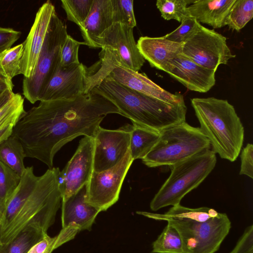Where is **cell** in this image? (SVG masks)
<instances>
[{"instance_id":"14","label":"cell","mask_w":253,"mask_h":253,"mask_svg":"<svg viewBox=\"0 0 253 253\" xmlns=\"http://www.w3.org/2000/svg\"><path fill=\"white\" fill-rule=\"evenodd\" d=\"M87 74V68L82 63L66 67L59 64L39 101L68 99L89 92Z\"/></svg>"},{"instance_id":"39","label":"cell","mask_w":253,"mask_h":253,"mask_svg":"<svg viewBox=\"0 0 253 253\" xmlns=\"http://www.w3.org/2000/svg\"><path fill=\"white\" fill-rule=\"evenodd\" d=\"M21 36L20 31L0 27V54L10 48Z\"/></svg>"},{"instance_id":"9","label":"cell","mask_w":253,"mask_h":253,"mask_svg":"<svg viewBox=\"0 0 253 253\" xmlns=\"http://www.w3.org/2000/svg\"><path fill=\"white\" fill-rule=\"evenodd\" d=\"M182 54L199 65L217 70L234 57L227 44L226 38L199 24L195 33L183 44Z\"/></svg>"},{"instance_id":"35","label":"cell","mask_w":253,"mask_h":253,"mask_svg":"<svg viewBox=\"0 0 253 253\" xmlns=\"http://www.w3.org/2000/svg\"><path fill=\"white\" fill-rule=\"evenodd\" d=\"M200 24L195 18L188 16L175 30L162 37L174 42L183 43L195 33Z\"/></svg>"},{"instance_id":"3","label":"cell","mask_w":253,"mask_h":253,"mask_svg":"<svg viewBox=\"0 0 253 253\" xmlns=\"http://www.w3.org/2000/svg\"><path fill=\"white\" fill-rule=\"evenodd\" d=\"M92 90L110 100L132 123L158 131L186 121L185 102L170 104L138 92L108 76Z\"/></svg>"},{"instance_id":"22","label":"cell","mask_w":253,"mask_h":253,"mask_svg":"<svg viewBox=\"0 0 253 253\" xmlns=\"http://www.w3.org/2000/svg\"><path fill=\"white\" fill-rule=\"evenodd\" d=\"M137 214L155 220L167 221L171 219H186L198 222H205L216 216L218 212L215 210L207 207L191 209L180 204L172 206L164 214L154 213L146 211H137Z\"/></svg>"},{"instance_id":"31","label":"cell","mask_w":253,"mask_h":253,"mask_svg":"<svg viewBox=\"0 0 253 253\" xmlns=\"http://www.w3.org/2000/svg\"><path fill=\"white\" fill-rule=\"evenodd\" d=\"M194 1L190 0H158L156 4L164 19L166 20L174 19L181 23L188 17L187 5Z\"/></svg>"},{"instance_id":"43","label":"cell","mask_w":253,"mask_h":253,"mask_svg":"<svg viewBox=\"0 0 253 253\" xmlns=\"http://www.w3.org/2000/svg\"><path fill=\"white\" fill-rule=\"evenodd\" d=\"M2 214L0 211V223H1V220H2Z\"/></svg>"},{"instance_id":"25","label":"cell","mask_w":253,"mask_h":253,"mask_svg":"<svg viewBox=\"0 0 253 253\" xmlns=\"http://www.w3.org/2000/svg\"><path fill=\"white\" fill-rule=\"evenodd\" d=\"M47 232L34 226L23 228L8 244L0 246V253H27Z\"/></svg>"},{"instance_id":"11","label":"cell","mask_w":253,"mask_h":253,"mask_svg":"<svg viewBox=\"0 0 253 253\" xmlns=\"http://www.w3.org/2000/svg\"><path fill=\"white\" fill-rule=\"evenodd\" d=\"M94 141L84 136L73 157L58 175L62 201L76 193L89 182L93 169Z\"/></svg>"},{"instance_id":"32","label":"cell","mask_w":253,"mask_h":253,"mask_svg":"<svg viewBox=\"0 0 253 253\" xmlns=\"http://www.w3.org/2000/svg\"><path fill=\"white\" fill-rule=\"evenodd\" d=\"M93 0H61L68 20L80 26L87 18Z\"/></svg>"},{"instance_id":"8","label":"cell","mask_w":253,"mask_h":253,"mask_svg":"<svg viewBox=\"0 0 253 253\" xmlns=\"http://www.w3.org/2000/svg\"><path fill=\"white\" fill-rule=\"evenodd\" d=\"M178 232L183 253H214L229 233L231 222L225 213L205 222L171 219L167 221Z\"/></svg>"},{"instance_id":"45","label":"cell","mask_w":253,"mask_h":253,"mask_svg":"<svg viewBox=\"0 0 253 253\" xmlns=\"http://www.w3.org/2000/svg\"><path fill=\"white\" fill-rule=\"evenodd\" d=\"M253 253V252H251V253Z\"/></svg>"},{"instance_id":"19","label":"cell","mask_w":253,"mask_h":253,"mask_svg":"<svg viewBox=\"0 0 253 253\" xmlns=\"http://www.w3.org/2000/svg\"><path fill=\"white\" fill-rule=\"evenodd\" d=\"M137 48L151 67L166 72L169 62L182 53L183 43H176L162 37H141L138 40Z\"/></svg>"},{"instance_id":"20","label":"cell","mask_w":253,"mask_h":253,"mask_svg":"<svg viewBox=\"0 0 253 253\" xmlns=\"http://www.w3.org/2000/svg\"><path fill=\"white\" fill-rule=\"evenodd\" d=\"M113 24L111 0H93L87 18L79 26L84 45L97 48L98 37Z\"/></svg>"},{"instance_id":"6","label":"cell","mask_w":253,"mask_h":253,"mask_svg":"<svg viewBox=\"0 0 253 253\" xmlns=\"http://www.w3.org/2000/svg\"><path fill=\"white\" fill-rule=\"evenodd\" d=\"M208 149L210 142L199 127L185 121L160 131L158 141L142 161L149 168L171 166Z\"/></svg>"},{"instance_id":"12","label":"cell","mask_w":253,"mask_h":253,"mask_svg":"<svg viewBox=\"0 0 253 253\" xmlns=\"http://www.w3.org/2000/svg\"><path fill=\"white\" fill-rule=\"evenodd\" d=\"M131 128L130 125L114 130L98 127L93 138V171L110 169L125 157L129 149Z\"/></svg>"},{"instance_id":"13","label":"cell","mask_w":253,"mask_h":253,"mask_svg":"<svg viewBox=\"0 0 253 253\" xmlns=\"http://www.w3.org/2000/svg\"><path fill=\"white\" fill-rule=\"evenodd\" d=\"M133 29L120 23H114L97 38V48H108L115 51L120 66L138 72L145 63L135 41Z\"/></svg>"},{"instance_id":"40","label":"cell","mask_w":253,"mask_h":253,"mask_svg":"<svg viewBox=\"0 0 253 253\" xmlns=\"http://www.w3.org/2000/svg\"><path fill=\"white\" fill-rule=\"evenodd\" d=\"M16 123V122L9 123L0 127V144L11 135Z\"/></svg>"},{"instance_id":"7","label":"cell","mask_w":253,"mask_h":253,"mask_svg":"<svg viewBox=\"0 0 253 253\" xmlns=\"http://www.w3.org/2000/svg\"><path fill=\"white\" fill-rule=\"evenodd\" d=\"M68 35L66 25L55 11L51 18L34 74L23 80V94L31 103L39 101V96L57 69L61 47Z\"/></svg>"},{"instance_id":"44","label":"cell","mask_w":253,"mask_h":253,"mask_svg":"<svg viewBox=\"0 0 253 253\" xmlns=\"http://www.w3.org/2000/svg\"><path fill=\"white\" fill-rule=\"evenodd\" d=\"M0 228H1V223H0Z\"/></svg>"},{"instance_id":"33","label":"cell","mask_w":253,"mask_h":253,"mask_svg":"<svg viewBox=\"0 0 253 253\" xmlns=\"http://www.w3.org/2000/svg\"><path fill=\"white\" fill-rule=\"evenodd\" d=\"M114 23H120L133 28L136 22L133 0H111Z\"/></svg>"},{"instance_id":"16","label":"cell","mask_w":253,"mask_h":253,"mask_svg":"<svg viewBox=\"0 0 253 253\" xmlns=\"http://www.w3.org/2000/svg\"><path fill=\"white\" fill-rule=\"evenodd\" d=\"M215 72L199 65L182 53L169 62L165 72L189 90L205 93L215 85Z\"/></svg>"},{"instance_id":"15","label":"cell","mask_w":253,"mask_h":253,"mask_svg":"<svg viewBox=\"0 0 253 253\" xmlns=\"http://www.w3.org/2000/svg\"><path fill=\"white\" fill-rule=\"evenodd\" d=\"M55 11L54 5L47 0L36 13L30 32L23 42L21 74L24 78H30L34 74L51 18Z\"/></svg>"},{"instance_id":"10","label":"cell","mask_w":253,"mask_h":253,"mask_svg":"<svg viewBox=\"0 0 253 253\" xmlns=\"http://www.w3.org/2000/svg\"><path fill=\"white\" fill-rule=\"evenodd\" d=\"M133 161L128 151L114 167L101 172L93 171L86 185L85 202L100 212L106 211L115 204Z\"/></svg>"},{"instance_id":"1","label":"cell","mask_w":253,"mask_h":253,"mask_svg":"<svg viewBox=\"0 0 253 253\" xmlns=\"http://www.w3.org/2000/svg\"><path fill=\"white\" fill-rule=\"evenodd\" d=\"M110 114L120 115L110 100L92 90L68 99L40 101L21 116L12 135L21 143L26 157L52 169L55 154L64 145L81 135L93 138Z\"/></svg>"},{"instance_id":"29","label":"cell","mask_w":253,"mask_h":253,"mask_svg":"<svg viewBox=\"0 0 253 253\" xmlns=\"http://www.w3.org/2000/svg\"><path fill=\"white\" fill-rule=\"evenodd\" d=\"M24 50L23 43L3 51L0 54V76L9 82L21 74V61Z\"/></svg>"},{"instance_id":"27","label":"cell","mask_w":253,"mask_h":253,"mask_svg":"<svg viewBox=\"0 0 253 253\" xmlns=\"http://www.w3.org/2000/svg\"><path fill=\"white\" fill-rule=\"evenodd\" d=\"M253 17V0H235L225 20V25L238 32Z\"/></svg>"},{"instance_id":"24","label":"cell","mask_w":253,"mask_h":253,"mask_svg":"<svg viewBox=\"0 0 253 253\" xmlns=\"http://www.w3.org/2000/svg\"><path fill=\"white\" fill-rule=\"evenodd\" d=\"M26 157L23 147L19 140L11 134L0 144V161L21 176L25 167Z\"/></svg>"},{"instance_id":"41","label":"cell","mask_w":253,"mask_h":253,"mask_svg":"<svg viewBox=\"0 0 253 253\" xmlns=\"http://www.w3.org/2000/svg\"><path fill=\"white\" fill-rule=\"evenodd\" d=\"M14 94L11 89H7L0 94V110L10 101Z\"/></svg>"},{"instance_id":"34","label":"cell","mask_w":253,"mask_h":253,"mask_svg":"<svg viewBox=\"0 0 253 253\" xmlns=\"http://www.w3.org/2000/svg\"><path fill=\"white\" fill-rule=\"evenodd\" d=\"M24 99L19 93H15L12 98L0 110V127L11 122H17L25 112Z\"/></svg>"},{"instance_id":"21","label":"cell","mask_w":253,"mask_h":253,"mask_svg":"<svg viewBox=\"0 0 253 253\" xmlns=\"http://www.w3.org/2000/svg\"><path fill=\"white\" fill-rule=\"evenodd\" d=\"M235 0H198L186 8L187 16L214 29L225 26L228 12Z\"/></svg>"},{"instance_id":"4","label":"cell","mask_w":253,"mask_h":253,"mask_svg":"<svg viewBox=\"0 0 253 253\" xmlns=\"http://www.w3.org/2000/svg\"><path fill=\"white\" fill-rule=\"evenodd\" d=\"M191 103L211 150L222 159L234 162L242 150L244 128L234 106L213 97L193 98Z\"/></svg>"},{"instance_id":"23","label":"cell","mask_w":253,"mask_h":253,"mask_svg":"<svg viewBox=\"0 0 253 253\" xmlns=\"http://www.w3.org/2000/svg\"><path fill=\"white\" fill-rule=\"evenodd\" d=\"M159 136V131L132 123L129 149L132 159L142 160L155 145Z\"/></svg>"},{"instance_id":"28","label":"cell","mask_w":253,"mask_h":253,"mask_svg":"<svg viewBox=\"0 0 253 253\" xmlns=\"http://www.w3.org/2000/svg\"><path fill=\"white\" fill-rule=\"evenodd\" d=\"M152 253H183L182 242L176 228L168 222L153 243Z\"/></svg>"},{"instance_id":"36","label":"cell","mask_w":253,"mask_h":253,"mask_svg":"<svg viewBox=\"0 0 253 253\" xmlns=\"http://www.w3.org/2000/svg\"><path fill=\"white\" fill-rule=\"evenodd\" d=\"M84 42H80L68 35L63 43L60 52V65L63 67L79 64V48Z\"/></svg>"},{"instance_id":"46","label":"cell","mask_w":253,"mask_h":253,"mask_svg":"<svg viewBox=\"0 0 253 253\" xmlns=\"http://www.w3.org/2000/svg\"></svg>"},{"instance_id":"30","label":"cell","mask_w":253,"mask_h":253,"mask_svg":"<svg viewBox=\"0 0 253 253\" xmlns=\"http://www.w3.org/2000/svg\"><path fill=\"white\" fill-rule=\"evenodd\" d=\"M20 178L21 176L0 161V210L2 216Z\"/></svg>"},{"instance_id":"42","label":"cell","mask_w":253,"mask_h":253,"mask_svg":"<svg viewBox=\"0 0 253 253\" xmlns=\"http://www.w3.org/2000/svg\"><path fill=\"white\" fill-rule=\"evenodd\" d=\"M13 86L12 82H9L4 78L0 76V94L7 89H13Z\"/></svg>"},{"instance_id":"26","label":"cell","mask_w":253,"mask_h":253,"mask_svg":"<svg viewBox=\"0 0 253 253\" xmlns=\"http://www.w3.org/2000/svg\"><path fill=\"white\" fill-rule=\"evenodd\" d=\"M80 231L76 225L70 224L62 228L58 234L53 237H50L46 233L27 253H52L55 249L74 239Z\"/></svg>"},{"instance_id":"17","label":"cell","mask_w":253,"mask_h":253,"mask_svg":"<svg viewBox=\"0 0 253 253\" xmlns=\"http://www.w3.org/2000/svg\"><path fill=\"white\" fill-rule=\"evenodd\" d=\"M116 82L138 92L170 104L184 102L179 93H171L152 81L144 74L117 66L108 76Z\"/></svg>"},{"instance_id":"2","label":"cell","mask_w":253,"mask_h":253,"mask_svg":"<svg viewBox=\"0 0 253 253\" xmlns=\"http://www.w3.org/2000/svg\"><path fill=\"white\" fill-rule=\"evenodd\" d=\"M60 171L58 168H52L38 176L33 166L25 168L2 216L0 246L8 244L28 226L47 232L62 202L58 188Z\"/></svg>"},{"instance_id":"18","label":"cell","mask_w":253,"mask_h":253,"mask_svg":"<svg viewBox=\"0 0 253 253\" xmlns=\"http://www.w3.org/2000/svg\"><path fill=\"white\" fill-rule=\"evenodd\" d=\"M86 185L83 186L65 200L62 201V228L74 224L80 231L91 230L100 211L85 202Z\"/></svg>"},{"instance_id":"37","label":"cell","mask_w":253,"mask_h":253,"mask_svg":"<svg viewBox=\"0 0 253 253\" xmlns=\"http://www.w3.org/2000/svg\"><path fill=\"white\" fill-rule=\"evenodd\" d=\"M241 167L239 174L253 178V145L248 143L241 154Z\"/></svg>"},{"instance_id":"38","label":"cell","mask_w":253,"mask_h":253,"mask_svg":"<svg viewBox=\"0 0 253 253\" xmlns=\"http://www.w3.org/2000/svg\"><path fill=\"white\" fill-rule=\"evenodd\" d=\"M253 252V226L248 227L230 253H250Z\"/></svg>"},{"instance_id":"5","label":"cell","mask_w":253,"mask_h":253,"mask_svg":"<svg viewBox=\"0 0 253 253\" xmlns=\"http://www.w3.org/2000/svg\"><path fill=\"white\" fill-rule=\"evenodd\" d=\"M216 163V154L208 149L169 166L171 173L152 200L151 209L157 211L179 205L186 195L206 178Z\"/></svg>"}]
</instances>
